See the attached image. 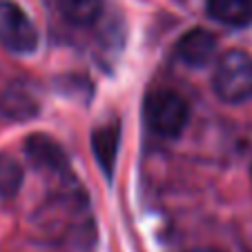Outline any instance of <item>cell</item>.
<instances>
[{
    "mask_svg": "<svg viewBox=\"0 0 252 252\" xmlns=\"http://www.w3.org/2000/svg\"><path fill=\"white\" fill-rule=\"evenodd\" d=\"M121 145V125L119 123H105L92 134V152L98 161L105 176L114 174L116 154Z\"/></svg>",
    "mask_w": 252,
    "mask_h": 252,
    "instance_id": "cell-6",
    "label": "cell"
},
{
    "mask_svg": "<svg viewBox=\"0 0 252 252\" xmlns=\"http://www.w3.org/2000/svg\"><path fill=\"white\" fill-rule=\"evenodd\" d=\"M214 52H217V38L205 29H190L176 45L179 61L190 67H203L205 63L212 61Z\"/></svg>",
    "mask_w": 252,
    "mask_h": 252,
    "instance_id": "cell-5",
    "label": "cell"
},
{
    "mask_svg": "<svg viewBox=\"0 0 252 252\" xmlns=\"http://www.w3.org/2000/svg\"><path fill=\"white\" fill-rule=\"evenodd\" d=\"M208 14L228 27L252 23V0H208Z\"/></svg>",
    "mask_w": 252,
    "mask_h": 252,
    "instance_id": "cell-8",
    "label": "cell"
},
{
    "mask_svg": "<svg viewBox=\"0 0 252 252\" xmlns=\"http://www.w3.org/2000/svg\"><path fill=\"white\" fill-rule=\"evenodd\" d=\"M25 154L40 170H49V172H56V174L67 170L65 152L47 134H32V136H27V141H25Z\"/></svg>",
    "mask_w": 252,
    "mask_h": 252,
    "instance_id": "cell-4",
    "label": "cell"
},
{
    "mask_svg": "<svg viewBox=\"0 0 252 252\" xmlns=\"http://www.w3.org/2000/svg\"><path fill=\"white\" fill-rule=\"evenodd\" d=\"M214 92L225 103L252 98V58L241 49H230L217 63L212 76Z\"/></svg>",
    "mask_w": 252,
    "mask_h": 252,
    "instance_id": "cell-1",
    "label": "cell"
},
{
    "mask_svg": "<svg viewBox=\"0 0 252 252\" xmlns=\"http://www.w3.org/2000/svg\"><path fill=\"white\" fill-rule=\"evenodd\" d=\"M143 114L148 121L150 129L163 138H174L186 129L190 119V107L186 98L172 90H154L148 94Z\"/></svg>",
    "mask_w": 252,
    "mask_h": 252,
    "instance_id": "cell-2",
    "label": "cell"
},
{
    "mask_svg": "<svg viewBox=\"0 0 252 252\" xmlns=\"http://www.w3.org/2000/svg\"><path fill=\"white\" fill-rule=\"evenodd\" d=\"M0 45L14 54H32L38 47L33 23L11 0H0Z\"/></svg>",
    "mask_w": 252,
    "mask_h": 252,
    "instance_id": "cell-3",
    "label": "cell"
},
{
    "mask_svg": "<svg viewBox=\"0 0 252 252\" xmlns=\"http://www.w3.org/2000/svg\"><path fill=\"white\" fill-rule=\"evenodd\" d=\"M38 100L23 85H11L0 96V112L11 121H27L38 114Z\"/></svg>",
    "mask_w": 252,
    "mask_h": 252,
    "instance_id": "cell-7",
    "label": "cell"
},
{
    "mask_svg": "<svg viewBox=\"0 0 252 252\" xmlns=\"http://www.w3.org/2000/svg\"><path fill=\"white\" fill-rule=\"evenodd\" d=\"M192 252H219V250H210V248H201V250H192Z\"/></svg>",
    "mask_w": 252,
    "mask_h": 252,
    "instance_id": "cell-11",
    "label": "cell"
},
{
    "mask_svg": "<svg viewBox=\"0 0 252 252\" xmlns=\"http://www.w3.org/2000/svg\"><path fill=\"white\" fill-rule=\"evenodd\" d=\"M23 186V170L9 154H0V199H11Z\"/></svg>",
    "mask_w": 252,
    "mask_h": 252,
    "instance_id": "cell-10",
    "label": "cell"
},
{
    "mask_svg": "<svg viewBox=\"0 0 252 252\" xmlns=\"http://www.w3.org/2000/svg\"><path fill=\"white\" fill-rule=\"evenodd\" d=\"M58 11L71 25H92L100 16V0H56Z\"/></svg>",
    "mask_w": 252,
    "mask_h": 252,
    "instance_id": "cell-9",
    "label": "cell"
}]
</instances>
